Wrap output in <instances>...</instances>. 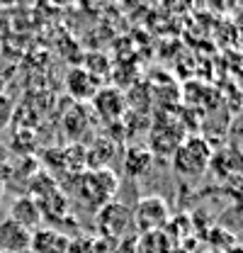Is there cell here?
Masks as SVG:
<instances>
[{"mask_svg": "<svg viewBox=\"0 0 243 253\" xmlns=\"http://www.w3.org/2000/svg\"><path fill=\"white\" fill-rule=\"evenodd\" d=\"M7 156H10L7 146H2V144H0V173H2V166L7 163Z\"/></svg>", "mask_w": 243, "mask_h": 253, "instance_id": "17", "label": "cell"}, {"mask_svg": "<svg viewBox=\"0 0 243 253\" xmlns=\"http://www.w3.org/2000/svg\"><path fill=\"white\" fill-rule=\"evenodd\" d=\"M66 253H95V239L92 236H81V239H71L68 251Z\"/></svg>", "mask_w": 243, "mask_h": 253, "instance_id": "16", "label": "cell"}, {"mask_svg": "<svg viewBox=\"0 0 243 253\" xmlns=\"http://www.w3.org/2000/svg\"><path fill=\"white\" fill-rule=\"evenodd\" d=\"M102 88L100 78H95L92 73H88L83 66H76L66 73V90L76 100V105H88L92 102V97L97 95V90Z\"/></svg>", "mask_w": 243, "mask_h": 253, "instance_id": "7", "label": "cell"}, {"mask_svg": "<svg viewBox=\"0 0 243 253\" xmlns=\"http://www.w3.org/2000/svg\"><path fill=\"white\" fill-rule=\"evenodd\" d=\"M73 183H76V197L81 200V205H85L92 212H97L100 207L112 202L120 190V178L110 168L83 170V173L73 175Z\"/></svg>", "mask_w": 243, "mask_h": 253, "instance_id": "1", "label": "cell"}, {"mask_svg": "<svg viewBox=\"0 0 243 253\" xmlns=\"http://www.w3.org/2000/svg\"><path fill=\"white\" fill-rule=\"evenodd\" d=\"M7 219H12L15 224H20V226H25L27 231H37L39 226H41V210H39V205L32 200L30 195H20L12 205H10V214H7Z\"/></svg>", "mask_w": 243, "mask_h": 253, "instance_id": "10", "label": "cell"}, {"mask_svg": "<svg viewBox=\"0 0 243 253\" xmlns=\"http://www.w3.org/2000/svg\"><path fill=\"white\" fill-rule=\"evenodd\" d=\"M71 125H76V126L66 131L68 139H71L73 144H81V139H83L85 134H90V129H92L90 107H88V105H73V107L66 112V117H63V126H71Z\"/></svg>", "mask_w": 243, "mask_h": 253, "instance_id": "12", "label": "cell"}, {"mask_svg": "<svg viewBox=\"0 0 243 253\" xmlns=\"http://www.w3.org/2000/svg\"><path fill=\"white\" fill-rule=\"evenodd\" d=\"M92 112L102 122H120L126 112V95L117 85H102L92 97Z\"/></svg>", "mask_w": 243, "mask_h": 253, "instance_id": "6", "label": "cell"}, {"mask_svg": "<svg viewBox=\"0 0 243 253\" xmlns=\"http://www.w3.org/2000/svg\"><path fill=\"white\" fill-rule=\"evenodd\" d=\"M2 192H5V178H2V173H0V197H2Z\"/></svg>", "mask_w": 243, "mask_h": 253, "instance_id": "19", "label": "cell"}, {"mask_svg": "<svg viewBox=\"0 0 243 253\" xmlns=\"http://www.w3.org/2000/svg\"><path fill=\"white\" fill-rule=\"evenodd\" d=\"M71 239L51 226H39L37 231H32V244L30 253H66L68 251Z\"/></svg>", "mask_w": 243, "mask_h": 253, "instance_id": "9", "label": "cell"}, {"mask_svg": "<svg viewBox=\"0 0 243 253\" xmlns=\"http://www.w3.org/2000/svg\"><path fill=\"white\" fill-rule=\"evenodd\" d=\"M30 244L32 231L7 217L0 221V253H30Z\"/></svg>", "mask_w": 243, "mask_h": 253, "instance_id": "8", "label": "cell"}, {"mask_svg": "<svg viewBox=\"0 0 243 253\" xmlns=\"http://www.w3.org/2000/svg\"><path fill=\"white\" fill-rule=\"evenodd\" d=\"M117 154V146L107 136H95L90 146H85V170L110 168V161Z\"/></svg>", "mask_w": 243, "mask_h": 253, "instance_id": "11", "label": "cell"}, {"mask_svg": "<svg viewBox=\"0 0 243 253\" xmlns=\"http://www.w3.org/2000/svg\"><path fill=\"white\" fill-rule=\"evenodd\" d=\"M187 136V129L182 126V122L178 117H168L161 115L151 126V151L153 156H173L175 149L180 146Z\"/></svg>", "mask_w": 243, "mask_h": 253, "instance_id": "5", "label": "cell"}, {"mask_svg": "<svg viewBox=\"0 0 243 253\" xmlns=\"http://www.w3.org/2000/svg\"><path fill=\"white\" fill-rule=\"evenodd\" d=\"M131 219H134V226H136V234H144V231H163V229H168L173 217H170L168 202L161 195H146V197H141L134 205Z\"/></svg>", "mask_w": 243, "mask_h": 253, "instance_id": "4", "label": "cell"}, {"mask_svg": "<svg viewBox=\"0 0 243 253\" xmlns=\"http://www.w3.org/2000/svg\"><path fill=\"white\" fill-rule=\"evenodd\" d=\"M95 224L100 231V239L105 241H124L126 236L136 234V226L131 219V210L117 200L107 202L95 212Z\"/></svg>", "mask_w": 243, "mask_h": 253, "instance_id": "3", "label": "cell"}, {"mask_svg": "<svg viewBox=\"0 0 243 253\" xmlns=\"http://www.w3.org/2000/svg\"><path fill=\"white\" fill-rule=\"evenodd\" d=\"M212 156H214V149L204 136L187 134L185 141L175 149V154L170 158H173V168H175V173L180 178L195 180V178H202L207 173V168L212 163Z\"/></svg>", "mask_w": 243, "mask_h": 253, "instance_id": "2", "label": "cell"}, {"mask_svg": "<svg viewBox=\"0 0 243 253\" xmlns=\"http://www.w3.org/2000/svg\"><path fill=\"white\" fill-rule=\"evenodd\" d=\"M175 241L168 236V231H144L134 239V253H173Z\"/></svg>", "mask_w": 243, "mask_h": 253, "instance_id": "13", "label": "cell"}, {"mask_svg": "<svg viewBox=\"0 0 243 253\" xmlns=\"http://www.w3.org/2000/svg\"><path fill=\"white\" fill-rule=\"evenodd\" d=\"M12 115H15V97L0 93V129L10 125Z\"/></svg>", "mask_w": 243, "mask_h": 253, "instance_id": "15", "label": "cell"}, {"mask_svg": "<svg viewBox=\"0 0 243 253\" xmlns=\"http://www.w3.org/2000/svg\"><path fill=\"white\" fill-rule=\"evenodd\" d=\"M241 146H243V117H241V141H239V151H241Z\"/></svg>", "mask_w": 243, "mask_h": 253, "instance_id": "20", "label": "cell"}, {"mask_svg": "<svg viewBox=\"0 0 243 253\" xmlns=\"http://www.w3.org/2000/svg\"><path fill=\"white\" fill-rule=\"evenodd\" d=\"M153 166V154L149 146H129L124 154V173L129 178H141L151 170Z\"/></svg>", "mask_w": 243, "mask_h": 253, "instance_id": "14", "label": "cell"}, {"mask_svg": "<svg viewBox=\"0 0 243 253\" xmlns=\"http://www.w3.org/2000/svg\"><path fill=\"white\" fill-rule=\"evenodd\" d=\"M224 253H243V246H241V244H234L231 249H226Z\"/></svg>", "mask_w": 243, "mask_h": 253, "instance_id": "18", "label": "cell"}]
</instances>
